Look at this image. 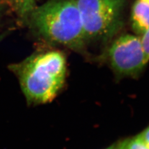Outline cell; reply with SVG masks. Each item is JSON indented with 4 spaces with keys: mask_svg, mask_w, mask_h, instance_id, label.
<instances>
[{
    "mask_svg": "<svg viewBox=\"0 0 149 149\" xmlns=\"http://www.w3.org/2000/svg\"><path fill=\"white\" fill-rule=\"evenodd\" d=\"M9 68L19 80L27 103L42 104L54 100L63 88L67 59L60 51H44L11 64Z\"/></svg>",
    "mask_w": 149,
    "mask_h": 149,
    "instance_id": "6da1fadb",
    "label": "cell"
},
{
    "mask_svg": "<svg viewBox=\"0 0 149 149\" xmlns=\"http://www.w3.org/2000/svg\"><path fill=\"white\" fill-rule=\"evenodd\" d=\"M28 21L41 37L78 52L86 41L76 0H50L37 6Z\"/></svg>",
    "mask_w": 149,
    "mask_h": 149,
    "instance_id": "7a4b0ae2",
    "label": "cell"
},
{
    "mask_svg": "<svg viewBox=\"0 0 149 149\" xmlns=\"http://www.w3.org/2000/svg\"><path fill=\"white\" fill-rule=\"evenodd\" d=\"M86 43L111 39L124 24L125 0H76Z\"/></svg>",
    "mask_w": 149,
    "mask_h": 149,
    "instance_id": "3957f363",
    "label": "cell"
},
{
    "mask_svg": "<svg viewBox=\"0 0 149 149\" xmlns=\"http://www.w3.org/2000/svg\"><path fill=\"white\" fill-rule=\"evenodd\" d=\"M106 60L118 78H137L147 64L141 36L126 34L118 37L108 49Z\"/></svg>",
    "mask_w": 149,
    "mask_h": 149,
    "instance_id": "277c9868",
    "label": "cell"
},
{
    "mask_svg": "<svg viewBox=\"0 0 149 149\" xmlns=\"http://www.w3.org/2000/svg\"><path fill=\"white\" fill-rule=\"evenodd\" d=\"M130 19L134 32L141 36L149 27V3L136 0L132 8Z\"/></svg>",
    "mask_w": 149,
    "mask_h": 149,
    "instance_id": "5b68a950",
    "label": "cell"
},
{
    "mask_svg": "<svg viewBox=\"0 0 149 149\" xmlns=\"http://www.w3.org/2000/svg\"><path fill=\"white\" fill-rule=\"evenodd\" d=\"M15 10L22 19L28 20L31 13L37 6L39 0H11Z\"/></svg>",
    "mask_w": 149,
    "mask_h": 149,
    "instance_id": "8992f818",
    "label": "cell"
},
{
    "mask_svg": "<svg viewBox=\"0 0 149 149\" xmlns=\"http://www.w3.org/2000/svg\"><path fill=\"white\" fill-rule=\"evenodd\" d=\"M116 146L118 149H148L139 134L123 140Z\"/></svg>",
    "mask_w": 149,
    "mask_h": 149,
    "instance_id": "52a82bcc",
    "label": "cell"
},
{
    "mask_svg": "<svg viewBox=\"0 0 149 149\" xmlns=\"http://www.w3.org/2000/svg\"><path fill=\"white\" fill-rule=\"evenodd\" d=\"M142 45L147 63L149 62V27L141 36Z\"/></svg>",
    "mask_w": 149,
    "mask_h": 149,
    "instance_id": "ba28073f",
    "label": "cell"
},
{
    "mask_svg": "<svg viewBox=\"0 0 149 149\" xmlns=\"http://www.w3.org/2000/svg\"><path fill=\"white\" fill-rule=\"evenodd\" d=\"M139 135L149 149V125H148L142 132L140 133Z\"/></svg>",
    "mask_w": 149,
    "mask_h": 149,
    "instance_id": "9c48e42d",
    "label": "cell"
},
{
    "mask_svg": "<svg viewBox=\"0 0 149 149\" xmlns=\"http://www.w3.org/2000/svg\"><path fill=\"white\" fill-rule=\"evenodd\" d=\"M6 36V33L5 32V33H3L2 34H0V42H1L4 37H5V36Z\"/></svg>",
    "mask_w": 149,
    "mask_h": 149,
    "instance_id": "30bf717a",
    "label": "cell"
},
{
    "mask_svg": "<svg viewBox=\"0 0 149 149\" xmlns=\"http://www.w3.org/2000/svg\"><path fill=\"white\" fill-rule=\"evenodd\" d=\"M104 149H118V148H117V147H116V146L115 145V146H112L111 147H109L106 148H104Z\"/></svg>",
    "mask_w": 149,
    "mask_h": 149,
    "instance_id": "8fae6325",
    "label": "cell"
},
{
    "mask_svg": "<svg viewBox=\"0 0 149 149\" xmlns=\"http://www.w3.org/2000/svg\"><path fill=\"white\" fill-rule=\"evenodd\" d=\"M2 9H3V4L1 3H0V13L1 12Z\"/></svg>",
    "mask_w": 149,
    "mask_h": 149,
    "instance_id": "7c38bea8",
    "label": "cell"
},
{
    "mask_svg": "<svg viewBox=\"0 0 149 149\" xmlns=\"http://www.w3.org/2000/svg\"><path fill=\"white\" fill-rule=\"evenodd\" d=\"M146 1H148L149 3V0H146Z\"/></svg>",
    "mask_w": 149,
    "mask_h": 149,
    "instance_id": "4fadbf2b",
    "label": "cell"
}]
</instances>
